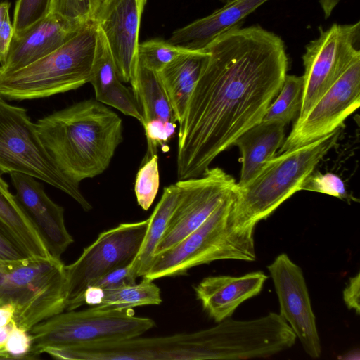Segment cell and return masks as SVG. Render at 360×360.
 I'll return each instance as SVG.
<instances>
[{
  "label": "cell",
  "instance_id": "14",
  "mask_svg": "<svg viewBox=\"0 0 360 360\" xmlns=\"http://www.w3.org/2000/svg\"><path fill=\"white\" fill-rule=\"evenodd\" d=\"M147 0H103L94 20L103 32L120 79L133 84L141 20Z\"/></svg>",
  "mask_w": 360,
  "mask_h": 360
},
{
  "label": "cell",
  "instance_id": "3",
  "mask_svg": "<svg viewBox=\"0 0 360 360\" xmlns=\"http://www.w3.org/2000/svg\"><path fill=\"white\" fill-rule=\"evenodd\" d=\"M340 129L304 146L284 151L266 162L257 174L233 191L230 219L238 228L255 227L301 190L307 178L336 146Z\"/></svg>",
  "mask_w": 360,
  "mask_h": 360
},
{
  "label": "cell",
  "instance_id": "18",
  "mask_svg": "<svg viewBox=\"0 0 360 360\" xmlns=\"http://www.w3.org/2000/svg\"><path fill=\"white\" fill-rule=\"evenodd\" d=\"M269 0H233L210 15L176 30L171 44L193 50L202 49L214 39L236 27L247 15Z\"/></svg>",
  "mask_w": 360,
  "mask_h": 360
},
{
  "label": "cell",
  "instance_id": "22",
  "mask_svg": "<svg viewBox=\"0 0 360 360\" xmlns=\"http://www.w3.org/2000/svg\"><path fill=\"white\" fill-rule=\"evenodd\" d=\"M0 220L30 257H52L37 229L1 176Z\"/></svg>",
  "mask_w": 360,
  "mask_h": 360
},
{
  "label": "cell",
  "instance_id": "17",
  "mask_svg": "<svg viewBox=\"0 0 360 360\" xmlns=\"http://www.w3.org/2000/svg\"><path fill=\"white\" fill-rule=\"evenodd\" d=\"M268 276L262 271L242 276H212L204 278L193 288L196 297L216 323L230 318L245 300L262 291Z\"/></svg>",
  "mask_w": 360,
  "mask_h": 360
},
{
  "label": "cell",
  "instance_id": "21",
  "mask_svg": "<svg viewBox=\"0 0 360 360\" xmlns=\"http://www.w3.org/2000/svg\"><path fill=\"white\" fill-rule=\"evenodd\" d=\"M179 196L180 188L177 183L164 188L160 200L148 218L147 230L141 248L131 264V274L134 279L144 277L147 274L155 256V250L165 234Z\"/></svg>",
  "mask_w": 360,
  "mask_h": 360
},
{
  "label": "cell",
  "instance_id": "8",
  "mask_svg": "<svg viewBox=\"0 0 360 360\" xmlns=\"http://www.w3.org/2000/svg\"><path fill=\"white\" fill-rule=\"evenodd\" d=\"M0 172L38 179L70 195L84 211L92 209L79 184L66 177L55 164L26 109L7 103L1 96Z\"/></svg>",
  "mask_w": 360,
  "mask_h": 360
},
{
  "label": "cell",
  "instance_id": "32",
  "mask_svg": "<svg viewBox=\"0 0 360 360\" xmlns=\"http://www.w3.org/2000/svg\"><path fill=\"white\" fill-rule=\"evenodd\" d=\"M301 190L319 192L341 200H350L343 181L333 173L321 174L314 171L304 181Z\"/></svg>",
  "mask_w": 360,
  "mask_h": 360
},
{
  "label": "cell",
  "instance_id": "31",
  "mask_svg": "<svg viewBox=\"0 0 360 360\" xmlns=\"http://www.w3.org/2000/svg\"><path fill=\"white\" fill-rule=\"evenodd\" d=\"M51 0H17L13 15L14 34L23 32L30 26L49 13Z\"/></svg>",
  "mask_w": 360,
  "mask_h": 360
},
{
  "label": "cell",
  "instance_id": "37",
  "mask_svg": "<svg viewBox=\"0 0 360 360\" xmlns=\"http://www.w3.org/2000/svg\"><path fill=\"white\" fill-rule=\"evenodd\" d=\"M342 297L347 307L354 310L357 315L360 312V274L349 278L342 292Z\"/></svg>",
  "mask_w": 360,
  "mask_h": 360
},
{
  "label": "cell",
  "instance_id": "30",
  "mask_svg": "<svg viewBox=\"0 0 360 360\" xmlns=\"http://www.w3.org/2000/svg\"><path fill=\"white\" fill-rule=\"evenodd\" d=\"M96 100L121 111L143 122L140 106L132 89L125 86L121 80H117L105 90Z\"/></svg>",
  "mask_w": 360,
  "mask_h": 360
},
{
  "label": "cell",
  "instance_id": "42",
  "mask_svg": "<svg viewBox=\"0 0 360 360\" xmlns=\"http://www.w3.org/2000/svg\"><path fill=\"white\" fill-rule=\"evenodd\" d=\"M15 325V322L13 320L7 325L0 326V347H4L12 329Z\"/></svg>",
  "mask_w": 360,
  "mask_h": 360
},
{
  "label": "cell",
  "instance_id": "2",
  "mask_svg": "<svg viewBox=\"0 0 360 360\" xmlns=\"http://www.w3.org/2000/svg\"><path fill=\"white\" fill-rule=\"evenodd\" d=\"M35 124L58 168L77 184L103 173L123 139L122 119L97 100L78 102Z\"/></svg>",
  "mask_w": 360,
  "mask_h": 360
},
{
  "label": "cell",
  "instance_id": "27",
  "mask_svg": "<svg viewBox=\"0 0 360 360\" xmlns=\"http://www.w3.org/2000/svg\"><path fill=\"white\" fill-rule=\"evenodd\" d=\"M190 49L161 39H151L139 44L138 60L158 72L166 65Z\"/></svg>",
  "mask_w": 360,
  "mask_h": 360
},
{
  "label": "cell",
  "instance_id": "33",
  "mask_svg": "<svg viewBox=\"0 0 360 360\" xmlns=\"http://www.w3.org/2000/svg\"><path fill=\"white\" fill-rule=\"evenodd\" d=\"M147 140V153L143 162L157 155L158 147L167 146L176 129V122L151 120L143 124Z\"/></svg>",
  "mask_w": 360,
  "mask_h": 360
},
{
  "label": "cell",
  "instance_id": "15",
  "mask_svg": "<svg viewBox=\"0 0 360 360\" xmlns=\"http://www.w3.org/2000/svg\"><path fill=\"white\" fill-rule=\"evenodd\" d=\"M15 198L45 243L51 257L61 255L74 240L66 229L64 209L46 193L35 178L19 172L10 173Z\"/></svg>",
  "mask_w": 360,
  "mask_h": 360
},
{
  "label": "cell",
  "instance_id": "13",
  "mask_svg": "<svg viewBox=\"0 0 360 360\" xmlns=\"http://www.w3.org/2000/svg\"><path fill=\"white\" fill-rule=\"evenodd\" d=\"M279 302V314L299 339L310 357L319 358L321 345L316 317L302 269L285 253L267 266Z\"/></svg>",
  "mask_w": 360,
  "mask_h": 360
},
{
  "label": "cell",
  "instance_id": "16",
  "mask_svg": "<svg viewBox=\"0 0 360 360\" xmlns=\"http://www.w3.org/2000/svg\"><path fill=\"white\" fill-rule=\"evenodd\" d=\"M85 26L71 25L49 13L21 34L13 35L6 60L0 67V72L20 69L44 58L69 41Z\"/></svg>",
  "mask_w": 360,
  "mask_h": 360
},
{
  "label": "cell",
  "instance_id": "28",
  "mask_svg": "<svg viewBox=\"0 0 360 360\" xmlns=\"http://www.w3.org/2000/svg\"><path fill=\"white\" fill-rule=\"evenodd\" d=\"M103 0H51L49 13L76 26L94 22Z\"/></svg>",
  "mask_w": 360,
  "mask_h": 360
},
{
  "label": "cell",
  "instance_id": "20",
  "mask_svg": "<svg viewBox=\"0 0 360 360\" xmlns=\"http://www.w3.org/2000/svg\"><path fill=\"white\" fill-rule=\"evenodd\" d=\"M207 55L203 49H190L157 72L179 123L184 117Z\"/></svg>",
  "mask_w": 360,
  "mask_h": 360
},
{
  "label": "cell",
  "instance_id": "9",
  "mask_svg": "<svg viewBox=\"0 0 360 360\" xmlns=\"http://www.w3.org/2000/svg\"><path fill=\"white\" fill-rule=\"evenodd\" d=\"M148 224V219L121 224L104 231L84 249L75 262L65 265L67 311L82 306L84 290L96 280L113 269L131 264L141 248Z\"/></svg>",
  "mask_w": 360,
  "mask_h": 360
},
{
  "label": "cell",
  "instance_id": "39",
  "mask_svg": "<svg viewBox=\"0 0 360 360\" xmlns=\"http://www.w3.org/2000/svg\"><path fill=\"white\" fill-rule=\"evenodd\" d=\"M104 296V289L96 287L89 286L84 290L82 297V304H87L90 307L99 305Z\"/></svg>",
  "mask_w": 360,
  "mask_h": 360
},
{
  "label": "cell",
  "instance_id": "38",
  "mask_svg": "<svg viewBox=\"0 0 360 360\" xmlns=\"http://www.w3.org/2000/svg\"><path fill=\"white\" fill-rule=\"evenodd\" d=\"M14 35V27L11 23L9 14L6 17L0 29V63L6 60L10 46Z\"/></svg>",
  "mask_w": 360,
  "mask_h": 360
},
{
  "label": "cell",
  "instance_id": "4",
  "mask_svg": "<svg viewBox=\"0 0 360 360\" xmlns=\"http://www.w3.org/2000/svg\"><path fill=\"white\" fill-rule=\"evenodd\" d=\"M233 191L199 227L172 248L155 255L144 277L154 281L184 276L194 266L217 260L255 261V227L238 228L230 219Z\"/></svg>",
  "mask_w": 360,
  "mask_h": 360
},
{
  "label": "cell",
  "instance_id": "11",
  "mask_svg": "<svg viewBox=\"0 0 360 360\" xmlns=\"http://www.w3.org/2000/svg\"><path fill=\"white\" fill-rule=\"evenodd\" d=\"M360 105V58L354 60L306 116L296 120L276 155L335 131Z\"/></svg>",
  "mask_w": 360,
  "mask_h": 360
},
{
  "label": "cell",
  "instance_id": "12",
  "mask_svg": "<svg viewBox=\"0 0 360 360\" xmlns=\"http://www.w3.org/2000/svg\"><path fill=\"white\" fill-rule=\"evenodd\" d=\"M176 183L179 199L155 255L172 248L199 227L236 186L235 179L219 167L208 168L198 177Z\"/></svg>",
  "mask_w": 360,
  "mask_h": 360
},
{
  "label": "cell",
  "instance_id": "7",
  "mask_svg": "<svg viewBox=\"0 0 360 360\" xmlns=\"http://www.w3.org/2000/svg\"><path fill=\"white\" fill-rule=\"evenodd\" d=\"M155 321L134 314L133 309L103 310L89 307L54 315L30 331L32 346L27 358L47 347H74L116 342L141 336Z\"/></svg>",
  "mask_w": 360,
  "mask_h": 360
},
{
  "label": "cell",
  "instance_id": "29",
  "mask_svg": "<svg viewBox=\"0 0 360 360\" xmlns=\"http://www.w3.org/2000/svg\"><path fill=\"white\" fill-rule=\"evenodd\" d=\"M160 172L158 157L153 155L144 162L137 172L134 191L139 205L148 210L152 205L159 190Z\"/></svg>",
  "mask_w": 360,
  "mask_h": 360
},
{
  "label": "cell",
  "instance_id": "36",
  "mask_svg": "<svg viewBox=\"0 0 360 360\" xmlns=\"http://www.w3.org/2000/svg\"><path fill=\"white\" fill-rule=\"evenodd\" d=\"M28 257L0 220V259L18 260Z\"/></svg>",
  "mask_w": 360,
  "mask_h": 360
},
{
  "label": "cell",
  "instance_id": "19",
  "mask_svg": "<svg viewBox=\"0 0 360 360\" xmlns=\"http://www.w3.org/2000/svg\"><path fill=\"white\" fill-rule=\"evenodd\" d=\"M285 125L261 121L241 134L234 142L241 153L242 167L237 186L252 179L264 165L273 158L285 140Z\"/></svg>",
  "mask_w": 360,
  "mask_h": 360
},
{
  "label": "cell",
  "instance_id": "40",
  "mask_svg": "<svg viewBox=\"0 0 360 360\" xmlns=\"http://www.w3.org/2000/svg\"><path fill=\"white\" fill-rule=\"evenodd\" d=\"M15 307L12 303L0 304V326L7 325L13 320Z\"/></svg>",
  "mask_w": 360,
  "mask_h": 360
},
{
  "label": "cell",
  "instance_id": "25",
  "mask_svg": "<svg viewBox=\"0 0 360 360\" xmlns=\"http://www.w3.org/2000/svg\"><path fill=\"white\" fill-rule=\"evenodd\" d=\"M303 89L302 76L286 75L281 88L270 104L263 121L285 126L299 112Z\"/></svg>",
  "mask_w": 360,
  "mask_h": 360
},
{
  "label": "cell",
  "instance_id": "41",
  "mask_svg": "<svg viewBox=\"0 0 360 360\" xmlns=\"http://www.w3.org/2000/svg\"><path fill=\"white\" fill-rule=\"evenodd\" d=\"M340 0H319L325 18H328Z\"/></svg>",
  "mask_w": 360,
  "mask_h": 360
},
{
  "label": "cell",
  "instance_id": "5",
  "mask_svg": "<svg viewBox=\"0 0 360 360\" xmlns=\"http://www.w3.org/2000/svg\"><path fill=\"white\" fill-rule=\"evenodd\" d=\"M91 22L58 49L20 69L0 72V96L31 100L75 90L89 82L96 44Z\"/></svg>",
  "mask_w": 360,
  "mask_h": 360
},
{
  "label": "cell",
  "instance_id": "24",
  "mask_svg": "<svg viewBox=\"0 0 360 360\" xmlns=\"http://www.w3.org/2000/svg\"><path fill=\"white\" fill-rule=\"evenodd\" d=\"M153 280L143 277L139 283L104 289L102 302L95 309L103 310L133 309L145 305H158L162 302L160 289Z\"/></svg>",
  "mask_w": 360,
  "mask_h": 360
},
{
  "label": "cell",
  "instance_id": "1",
  "mask_svg": "<svg viewBox=\"0 0 360 360\" xmlns=\"http://www.w3.org/2000/svg\"><path fill=\"white\" fill-rule=\"evenodd\" d=\"M203 49L208 55L179 123L178 180L201 176L262 121L288 71L283 40L259 25H238Z\"/></svg>",
  "mask_w": 360,
  "mask_h": 360
},
{
  "label": "cell",
  "instance_id": "34",
  "mask_svg": "<svg viewBox=\"0 0 360 360\" xmlns=\"http://www.w3.org/2000/svg\"><path fill=\"white\" fill-rule=\"evenodd\" d=\"M32 346L29 331L15 325L4 345L11 359L27 358Z\"/></svg>",
  "mask_w": 360,
  "mask_h": 360
},
{
  "label": "cell",
  "instance_id": "10",
  "mask_svg": "<svg viewBox=\"0 0 360 360\" xmlns=\"http://www.w3.org/2000/svg\"><path fill=\"white\" fill-rule=\"evenodd\" d=\"M359 30V22L334 23L325 30L319 28V37L307 45L302 56L304 72L302 101L296 120L303 119L349 65L360 58V51L355 47Z\"/></svg>",
  "mask_w": 360,
  "mask_h": 360
},
{
  "label": "cell",
  "instance_id": "43",
  "mask_svg": "<svg viewBox=\"0 0 360 360\" xmlns=\"http://www.w3.org/2000/svg\"><path fill=\"white\" fill-rule=\"evenodd\" d=\"M10 3L4 1H0V29L6 17L9 14Z\"/></svg>",
  "mask_w": 360,
  "mask_h": 360
},
{
  "label": "cell",
  "instance_id": "23",
  "mask_svg": "<svg viewBox=\"0 0 360 360\" xmlns=\"http://www.w3.org/2000/svg\"><path fill=\"white\" fill-rule=\"evenodd\" d=\"M132 91L143 116L142 125L151 120L177 122L158 73L138 60Z\"/></svg>",
  "mask_w": 360,
  "mask_h": 360
},
{
  "label": "cell",
  "instance_id": "26",
  "mask_svg": "<svg viewBox=\"0 0 360 360\" xmlns=\"http://www.w3.org/2000/svg\"><path fill=\"white\" fill-rule=\"evenodd\" d=\"M96 30V44L89 80L94 87L96 98L113 83L120 80L105 37L97 25Z\"/></svg>",
  "mask_w": 360,
  "mask_h": 360
},
{
  "label": "cell",
  "instance_id": "44",
  "mask_svg": "<svg viewBox=\"0 0 360 360\" xmlns=\"http://www.w3.org/2000/svg\"><path fill=\"white\" fill-rule=\"evenodd\" d=\"M11 359L4 347H0V359Z\"/></svg>",
  "mask_w": 360,
  "mask_h": 360
},
{
  "label": "cell",
  "instance_id": "6",
  "mask_svg": "<svg viewBox=\"0 0 360 360\" xmlns=\"http://www.w3.org/2000/svg\"><path fill=\"white\" fill-rule=\"evenodd\" d=\"M15 307L13 321L30 331L64 311L67 306L65 264L53 257L0 259V304Z\"/></svg>",
  "mask_w": 360,
  "mask_h": 360
},
{
  "label": "cell",
  "instance_id": "35",
  "mask_svg": "<svg viewBox=\"0 0 360 360\" xmlns=\"http://www.w3.org/2000/svg\"><path fill=\"white\" fill-rule=\"evenodd\" d=\"M133 283H136V279L131 276L130 264L109 271L93 282L89 286L110 289Z\"/></svg>",
  "mask_w": 360,
  "mask_h": 360
}]
</instances>
